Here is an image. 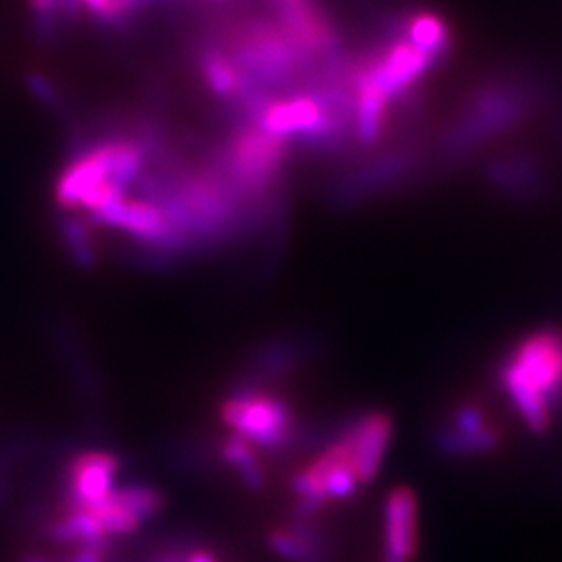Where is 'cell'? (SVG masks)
Masks as SVG:
<instances>
[{"instance_id": "1", "label": "cell", "mask_w": 562, "mask_h": 562, "mask_svg": "<svg viewBox=\"0 0 562 562\" xmlns=\"http://www.w3.org/2000/svg\"><path fill=\"white\" fill-rule=\"evenodd\" d=\"M540 92L531 78L504 76L483 81L467 99L459 117L450 123L440 140L443 162H462L483 144L501 138L506 132L521 125L533 111Z\"/></svg>"}, {"instance_id": "2", "label": "cell", "mask_w": 562, "mask_h": 562, "mask_svg": "<svg viewBox=\"0 0 562 562\" xmlns=\"http://www.w3.org/2000/svg\"><path fill=\"white\" fill-rule=\"evenodd\" d=\"M222 419L252 446L278 448L294 431V413L281 396L246 385L223 402Z\"/></svg>"}, {"instance_id": "3", "label": "cell", "mask_w": 562, "mask_h": 562, "mask_svg": "<svg viewBox=\"0 0 562 562\" xmlns=\"http://www.w3.org/2000/svg\"><path fill=\"white\" fill-rule=\"evenodd\" d=\"M501 383H521L546 401L562 398V329H538L522 338L501 364Z\"/></svg>"}, {"instance_id": "4", "label": "cell", "mask_w": 562, "mask_h": 562, "mask_svg": "<svg viewBox=\"0 0 562 562\" xmlns=\"http://www.w3.org/2000/svg\"><path fill=\"white\" fill-rule=\"evenodd\" d=\"M357 483L359 477L348 446L344 440L331 443L317 461L304 467L292 480V490L299 498V513L311 515L331 501L348 498Z\"/></svg>"}, {"instance_id": "5", "label": "cell", "mask_w": 562, "mask_h": 562, "mask_svg": "<svg viewBox=\"0 0 562 562\" xmlns=\"http://www.w3.org/2000/svg\"><path fill=\"white\" fill-rule=\"evenodd\" d=\"M390 436H392V419L385 413L362 415L361 419L352 423V427L341 436V440L350 450L359 482L367 483L375 480Z\"/></svg>"}, {"instance_id": "6", "label": "cell", "mask_w": 562, "mask_h": 562, "mask_svg": "<svg viewBox=\"0 0 562 562\" xmlns=\"http://www.w3.org/2000/svg\"><path fill=\"white\" fill-rule=\"evenodd\" d=\"M417 550V496L396 487L385 501V557L406 562Z\"/></svg>"}, {"instance_id": "7", "label": "cell", "mask_w": 562, "mask_h": 562, "mask_svg": "<svg viewBox=\"0 0 562 562\" xmlns=\"http://www.w3.org/2000/svg\"><path fill=\"white\" fill-rule=\"evenodd\" d=\"M501 442L498 429L473 404H462L452 415L450 429L443 431L440 443L452 454L485 452Z\"/></svg>"}, {"instance_id": "8", "label": "cell", "mask_w": 562, "mask_h": 562, "mask_svg": "<svg viewBox=\"0 0 562 562\" xmlns=\"http://www.w3.org/2000/svg\"><path fill=\"white\" fill-rule=\"evenodd\" d=\"M490 181L508 196H533L542 190L543 169L529 153H513L494 162L487 171Z\"/></svg>"}, {"instance_id": "9", "label": "cell", "mask_w": 562, "mask_h": 562, "mask_svg": "<svg viewBox=\"0 0 562 562\" xmlns=\"http://www.w3.org/2000/svg\"><path fill=\"white\" fill-rule=\"evenodd\" d=\"M94 225L76 211H60L57 217V234L65 246L69 261L83 271L94 269L101 261V252L94 240Z\"/></svg>"}, {"instance_id": "10", "label": "cell", "mask_w": 562, "mask_h": 562, "mask_svg": "<svg viewBox=\"0 0 562 562\" xmlns=\"http://www.w3.org/2000/svg\"><path fill=\"white\" fill-rule=\"evenodd\" d=\"M402 23L408 38L425 53H429L440 65L450 59L454 38H452L450 25L438 13H431V11L402 13Z\"/></svg>"}, {"instance_id": "11", "label": "cell", "mask_w": 562, "mask_h": 562, "mask_svg": "<svg viewBox=\"0 0 562 562\" xmlns=\"http://www.w3.org/2000/svg\"><path fill=\"white\" fill-rule=\"evenodd\" d=\"M269 543L288 561L322 562L323 559V543L317 531L304 525L276 529L269 536Z\"/></svg>"}, {"instance_id": "12", "label": "cell", "mask_w": 562, "mask_h": 562, "mask_svg": "<svg viewBox=\"0 0 562 562\" xmlns=\"http://www.w3.org/2000/svg\"><path fill=\"white\" fill-rule=\"evenodd\" d=\"M223 459L238 469L241 480L246 482L248 487L261 490L265 485V475H262L259 459L255 454V446L248 440H244L241 436L234 434L232 438L225 440V443H223Z\"/></svg>"}, {"instance_id": "13", "label": "cell", "mask_w": 562, "mask_h": 562, "mask_svg": "<svg viewBox=\"0 0 562 562\" xmlns=\"http://www.w3.org/2000/svg\"><path fill=\"white\" fill-rule=\"evenodd\" d=\"M23 83L27 88V92L41 102L42 106L50 109L53 113H63L67 109L65 97L59 90V86L50 80L46 74H42L38 69H30L23 76Z\"/></svg>"}, {"instance_id": "14", "label": "cell", "mask_w": 562, "mask_h": 562, "mask_svg": "<svg viewBox=\"0 0 562 562\" xmlns=\"http://www.w3.org/2000/svg\"><path fill=\"white\" fill-rule=\"evenodd\" d=\"M80 2L86 15H90L92 20L97 21V25L106 30V23L113 13V0H80Z\"/></svg>"}]
</instances>
